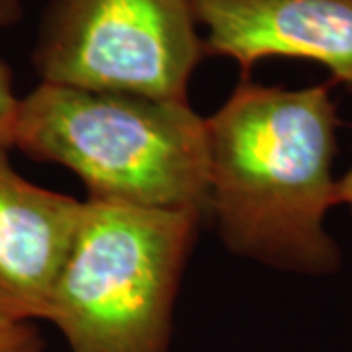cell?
Returning a JSON list of instances; mask_svg holds the SVG:
<instances>
[{
	"instance_id": "4",
	"label": "cell",
	"mask_w": 352,
	"mask_h": 352,
	"mask_svg": "<svg viewBox=\"0 0 352 352\" xmlns=\"http://www.w3.org/2000/svg\"><path fill=\"white\" fill-rule=\"evenodd\" d=\"M204 57L192 0H50L32 65L50 85L186 100Z\"/></svg>"
},
{
	"instance_id": "3",
	"label": "cell",
	"mask_w": 352,
	"mask_h": 352,
	"mask_svg": "<svg viewBox=\"0 0 352 352\" xmlns=\"http://www.w3.org/2000/svg\"><path fill=\"white\" fill-rule=\"evenodd\" d=\"M204 215L87 200L47 319L69 352H168Z\"/></svg>"
},
{
	"instance_id": "9",
	"label": "cell",
	"mask_w": 352,
	"mask_h": 352,
	"mask_svg": "<svg viewBox=\"0 0 352 352\" xmlns=\"http://www.w3.org/2000/svg\"><path fill=\"white\" fill-rule=\"evenodd\" d=\"M25 0H0V30L12 28L24 16Z\"/></svg>"
},
{
	"instance_id": "6",
	"label": "cell",
	"mask_w": 352,
	"mask_h": 352,
	"mask_svg": "<svg viewBox=\"0 0 352 352\" xmlns=\"http://www.w3.org/2000/svg\"><path fill=\"white\" fill-rule=\"evenodd\" d=\"M82 204L30 182L0 145V321L47 319Z\"/></svg>"
},
{
	"instance_id": "2",
	"label": "cell",
	"mask_w": 352,
	"mask_h": 352,
	"mask_svg": "<svg viewBox=\"0 0 352 352\" xmlns=\"http://www.w3.org/2000/svg\"><path fill=\"white\" fill-rule=\"evenodd\" d=\"M12 147L75 173L88 200L208 215L206 120L188 100L39 82Z\"/></svg>"
},
{
	"instance_id": "8",
	"label": "cell",
	"mask_w": 352,
	"mask_h": 352,
	"mask_svg": "<svg viewBox=\"0 0 352 352\" xmlns=\"http://www.w3.org/2000/svg\"><path fill=\"white\" fill-rule=\"evenodd\" d=\"M0 352H50L34 323L0 321Z\"/></svg>"
},
{
	"instance_id": "5",
	"label": "cell",
	"mask_w": 352,
	"mask_h": 352,
	"mask_svg": "<svg viewBox=\"0 0 352 352\" xmlns=\"http://www.w3.org/2000/svg\"><path fill=\"white\" fill-rule=\"evenodd\" d=\"M206 57H227L249 76L268 57L327 67L352 88V0H192Z\"/></svg>"
},
{
	"instance_id": "1",
	"label": "cell",
	"mask_w": 352,
	"mask_h": 352,
	"mask_svg": "<svg viewBox=\"0 0 352 352\" xmlns=\"http://www.w3.org/2000/svg\"><path fill=\"white\" fill-rule=\"evenodd\" d=\"M339 124L329 85L266 87L241 76L206 120L208 215L229 251L309 276L339 270L340 247L325 226L337 206Z\"/></svg>"
},
{
	"instance_id": "7",
	"label": "cell",
	"mask_w": 352,
	"mask_h": 352,
	"mask_svg": "<svg viewBox=\"0 0 352 352\" xmlns=\"http://www.w3.org/2000/svg\"><path fill=\"white\" fill-rule=\"evenodd\" d=\"M20 100L14 90V73L10 65L0 59V145L12 149L14 131L20 112Z\"/></svg>"
},
{
	"instance_id": "10",
	"label": "cell",
	"mask_w": 352,
	"mask_h": 352,
	"mask_svg": "<svg viewBox=\"0 0 352 352\" xmlns=\"http://www.w3.org/2000/svg\"><path fill=\"white\" fill-rule=\"evenodd\" d=\"M337 206L349 208L352 214V164L346 168V173L337 178V194H335Z\"/></svg>"
}]
</instances>
